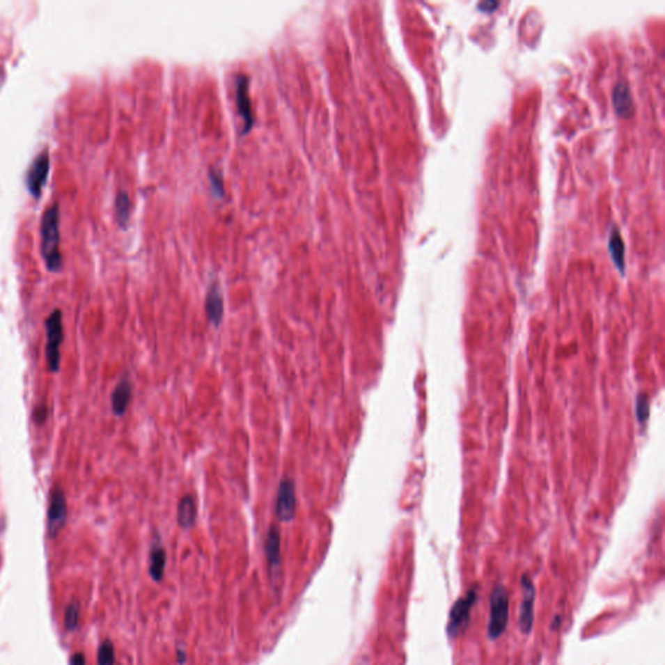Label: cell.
<instances>
[{
  "instance_id": "6da1fadb",
  "label": "cell",
  "mask_w": 665,
  "mask_h": 665,
  "mask_svg": "<svg viewBox=\"0 0 665 665\" xmlns=\"http://www.w3.org/2000/svg\"><path fill=\"white\" fill-rule=\"evenodd\" d=\"M58 203H52L46 208L40 221V252L49 270L58 272L63 265V256L58 250L60 230H58Z\"/></svg>"
},
{
  "instance_id": "7a4b0ae2",
  "label": "cell",
  "mask_w": 665,
  "mask_h": 665,
  "mask_svg": "<svg viewBox=\"0 0 665 665\" xmlns=\"http://www.w3.org/2000/svg\"><path fill=\"white\" fill-rule=\"evenodd\" d=\"M46 360L51 372L58 373L60 369V346L64 341V327H63V313L60 309H54L46 320Z\"/></svg>"
},
{
  "instance_id": "3957f363",
  "label": "cell",
  "mask_w": 665,
  "mask_h": 665,
  "mask_svg": "<svg viewBox=\"0 0 665 665\" xmlns=\"http://www.w3.org/2000/svg\"><path fill=\"white\" fill-rule=\"evenodd\" d=\"M510 600L508 593L503 586H496L492 590L490 598V618L487 625V634L492 639H496L503 634L508 623Z\"/></svg>"
},
{
  "instance_id": "277c9868",
  "label": "cell",
  "mask_w": 665,
  "mask_h": 665,
  "mask_svg": "<svg viewBox=\"0 0 665 665\" xmlns=\"http://www.w3.org/2000/svg\"><path fill=\"white\" fill-rule=\"evenodd\" d=\"M274 513L277 519L283 522L291 521L297 513V494L295 483L290 477H283L277 489V498L274 504Z\"/></svg>"
},
{
  "instance_id": "5b68a950",
  "label": "cell",
  "mask_w": 665,
  "mask_h": 665,
  "mask_svg": "<svg viewBox=\"0 0 665 665\" xmlns=\"http://www.w3.org/2000/svg\"><path fill=\"white\" fill-rule=\"evenodd\" d=\"M68 506L67 498L64 490L56 485L49 495V516H47V526L51 538H55L60 531L64 528L67 521Z\"/></svg>"
},
{
  "instance_id": "8992f818",
  "label": "cell",
  "mask_w": 665,
  "mask_h": 665,
  "mask_svg": "<svg viewBox=\"0 0 665 665\" xmlns=\"http://www.w3.org/2000/svg\"><path fill=\"white\" fill-rule=\"evenodd\" d=\"M49 171V155L47 150L40 151L36 159L31 162L29 171L26 173V185L30 193L38 198L43 185L46 183Z\"/></svg>"
},
{
  "instance_id": "52a82bcc",
  "label": "cell",
  "mask_w": 665,
  "mask_h": 665,
  "mask_svg": "<svg viewBox=\"0 0 665 665\" xmlns=\"http://www.w3.org/2000/svg\"><path fill=\"white\" fill-rule=\"evenodd\" d=\"M476 598H477V594L472 590L464 598L459 599L453 604L451 613H450V620H448V627H447V630L451 636L457 634L467 625L469 620V612H471L473 603L476 602Z\"/></svg>"
},
{
  "instance_id": "ba28073f",
  "label": "cell",
  "mask_w": 665,
  "mask_h": 665,
  "mask_svg": "<svg viewBox=\"0 0 665 665\" xmlns=\"http://www.w3.org/2000/svg\"><path fill=\"white\" fill-rule=\"evenodd\" d=\"M235 102L244 124L242 133H247L253 125V116L249 95V77L246 75H238L235 77Z\"/></svg>"
},
{
  "instance_id": "9c48e42d",
  "label": "cell",
  "mask_w": 665,
  "mask_h": 665,
  "mask_svg": "<svg viewBox=\"0 0 665 665\" xmlns=\"http://www.w3.org/2000/svg\"><path fill=\"white\" fill-rule=\"evenodd\" d=\"M521 586L524 591V598L520 607V617H519V625L524 634H529L531 627H533V621H534V586L533 582L528 576H522L521 579Z\"/></svg>"
},
{
  "instance_id": "30bf717a",
  "label": "cell",
  "mask_w": 665,
  "mask_h": 665,
  "mask_svg": "<svg viewBox=\"0 0 665 665\" xmlns=\"http://www.w3.org/2000/svg\"><path fill=\"white\" fill-rule=\"evenodd\" d=\"M204 304H205V313H207L208 321L212 324L213 327L219 328L221 325L222 318H224V299H222L220 288L216 282L212 283L207 291Z\"/></svg>"
},
{
  "instance_id": "8fae6325",
  "label": "cell",
  "mask_w": 665,
  "mask_h": 665,
  "mask_svg": "<svg viewBox=\"0 0 665 665\" xmlns=\"http://www.w3.org/2000/svg\"><path fill=\"white\" fill-rule=\"evenodd\" d=\"M132 393H133V385L132 381L124 377L118 384H117L112 396H111V405H112V412L117 417L125 415L126 409L130 403L132 399Z\"/></svg>"
},
{
  "instance_id": "7c38bea8",
  "label": "cell",
  "mask_w": 665,
  "mask_h": 665,
  "mask_svg": "<svg viewBox=\"0 0 665 665\" xmlns=\"http://www.w3.org/2000/svg\"><path fill=\"white\" fill-rule=\"evenodd\" d=\"M612 102L616 109L617 115L627 117L633 114V97L625 82L618 81L612 90Z\"/></svg>"
},
{
  "instance_id": "4fadbf2b",
  "label": "cell",
  "mask_w": 665,
  "mask_h": 665,
  "mask_svg": "<svg viewBox=\"0 0 665 665\" xmlns=\"http://www.w3.org/2000/svg\"><path fill=\"white\" fill-rule=\"evenodd\" d=\"M265 556L270 568H277L281 560V537L279 528L272 525L265 535Z\"/></svg>"
},
{
  "instance_id": "5bb4252c",
  "label": "cell",
  "mask_w": 665,
  "mask_h": 665,
  "mask_svg": "<svg viewBox=\"0 0 665 665\" xmlns=\"http://www.w3.org/2000/svg\"><path fill=\"white\" fill-rule=\"evenodd\" d=\"M196 501L191 495H183L177 508V521L183 529H190L196 520Z\"/></svg>"
},
{
  "instance_id": "9a60e30c",
  "label": "cell",
  "mask_w": 665,
  "mask_h": 665,
  "mask_svg": "<svg viewBox=\"0 0 665 665\" xmlns=\"http://www.w3.org/2000/svg\"><path fill=\"white\" fill-rule=\"evenodd\" d=\"M608 249L612 261L615 263L617 269L621 273L625 272V244L623 242V238L617 228H613L609 234V241H608Z\"/></svg>"
},
{
  "instance_id": "2e32d148",
  "label": "cell",
  "mask_w": 665,
  "mask_h": 665,
  "mask_svg": "<svg viewBox=\"0 0 665 665\" xmlns=\"http://www.w3.org/2000/svg\"><path fill=\"white\" fill-rule=\"evenodd\" d=\"M165 563H166L165 549L160 543H156L150 554V574L156 582L162 581L164 577Z\"/></svg>"
},
{
  "instance_id": "e0dca14e",
  "label": "cell",
  "mask_w": 665,
  "mask_h": 665,
  "mask_svg": "<svg viewBox=\"0 0 665 665\" xmlns=\"http://www.w3.org/2000/svg\"><path fill=\"white\" fill-rule=\"evenodd\" d=\"M115 212H116L117 221L120 225H125L129 220V213H130V199L129 195L124 190H120L116 196L115 202Z\"/></svg>"
},
{
  "instance_id": "ac0fdd59",
  "label": "cell",
  "mask_w": 665,
  "mask_h": 665,
  "mask_svg": "<svg viewBox=\"0 0 665 665\" xmlns=\"http://www.w3.org/2000/svg\"><path fill=\"white\" fill-rule=\"evenodd\" d=\"M97 665H115V647L108 639L99 646Z\"/></svg>"
},
{
  "instance_id": "d6986e66",
  "label": "cell",
  "mask_w": 665,
  "mask_h": 665,
  "mask_svg": "<svg viewBox=\"0 0 665 665\" xmlns=\"http://www.w3.org/2000/svg\"><path fill=\"white\" fill-rule=\"evenodd\" d=\"M78 618H79V609H78L77 603H72L69 607L65 609V615H64V624H65V627L72 630L75 627H77Z\"/></svg>"
},
{
  "instance_id": "ffe728a7",
  "label": "cell",
  "mask_w": 665,
  "mask_h": 665,
  "mask_svg": "<svg viewBox=\"0 0 665 665\" xmlns=\"http://www.w3.org/2000/svg\"><path fill=\"white\" fill-rule=\"evenodd\" d=\"M49 416V408L45 403H39L33 411V420L37 425L45 424Z\"/></svg>"
},
{
  "instance_id": "44dd1931",
  "label": "cell",
  "mask_w": 665,
  "mask_h": 665,
  "mask_svg": "<svg viewBox=\"0 0 665 665\" xmlns=\"http://www.w3.org/2000/svg\"><path fill=\"white\" fill-rule=\"evenodd\" d=\"M648 400H647L646 396H641L638 398L636 400V416H638V420L641 423H643V420H646L648 417Z\"/></svg>"
},
{
  "instance_id": "7402d4cb",
  "label": "cell",
  "mask_w": 665,
  "mask_h": 665,
  "mask_svg": "<svg viewBox=\"0 0 665 665\" xmlns=\"http://www.w3.org/2000/svg\"><path fill=\"white\" fill-rule=\"evenodd\" d=\"M210 181L212 183L213 190L217 191L220 195H222L224 190H222V180L221 177H220V174L216 173L214 171L211 169V172H210Z\"/></svg>"
},
{
  "instance_id": "603a6c76",
  "label": "cell",
  "mask_w": 665,
  "mask_h": 665,
  "mask_svg": "<svg viewBox=\"0 0 665 665\" xmlns=\"http://www.w3.org/2000/svg\"><path fill=\"white\" fill-rule=\"evenodd\" d=\"M499 6L498 1H492V0H486V1H483L478 4V8L481 10H485V12H492V10H495L496 7Z\"/></svg>"
},
{
  "instance_id": "cb8c5ba5",
  "label": "cell",
  "mask_w": 665,
  "mask_h": 665,
  "mask_svg": "<svg viewBox=\"0 0 665 665\" xmlns=\"http://www.w3.org/2000/svg\"><path fill=\"white\" fill-rule=\"evenodd\" d=\"M69 665H86V657L82 652H77L70 657Z\"/></svg>"
}]
</instances>
